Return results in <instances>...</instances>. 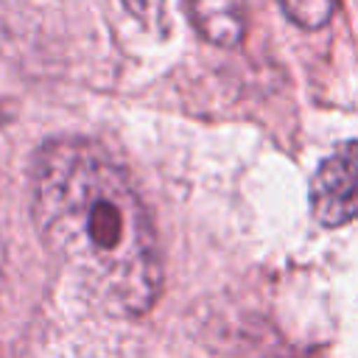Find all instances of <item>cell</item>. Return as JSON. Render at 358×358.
I'll list each match as a JSON object with an SVG mask.
<instances>
[{"mask_svg":"<svg viewBox=\"0 0 358 358\" xmlns=\"http://www.w3.org/2000/svg\"><path fill=\"white\" fill-rule=\"evenodd\" d=\"M31 215L45 249L92 305L140 316L157 302L162 260L148 210L103 145L48 140L31 162Z\"/></svg>","mask_w":358,"mask_h":358,"instance_id":"6da1fadb","label":"cell"},{"mask_svg":"<svg viewBox=\"0 0 358 358\" xmlns=\"http://www.w3.org/2000/svg\"><path fill=\"white\" fill-rule=\"evenodd\" d=\"M310 213L322 227L358 221V140L338 145L310 179Z\"/></svg>","mask_w":358,"mask_h":358,"instance_id":"7a4b0ae2","label":"cell"},{"mask_svg":"<svg viewBox=\"0 0 358 358\" xmlns=\"http://www.w3.org/2000/svg\"><path fill=\"white\" fill-rule=\"evenodd\" d=\"M190 20L196 31L221 48H235L246 31L241 0H190Z\"/></svg>","mask_w":358,"mask_h":358,"instance_id":"3957f363","label":"cell"},{"mask_svg":"<svg viewBox=\"0 0 358 358\" xmlns=\"http://www.w3.org/2000/svg\"><path fill=\"white\" fill-rule=\"evenodd\" d=\"M277 3L285 11V17L305 31H316L327 25L336 11V0H277Z\"/></svg>","mask_w":358,"mask_h":358,"instance_id":"277c9868","label":"cell"},{"mask_svg":"<svg viewBox=\"0 0 358 358\" xmlns=\"http://www.w3.org/2000/svg\"><path fill=\"white\" fill-rule=\"evenodd\" d=\"M131 17H137L148 31L165 34V0H120Z\"/></svg>","mask_w":358,"mask_h":358,"instance_id":"5b68a950","label":"cell"}]
</instances>
